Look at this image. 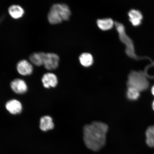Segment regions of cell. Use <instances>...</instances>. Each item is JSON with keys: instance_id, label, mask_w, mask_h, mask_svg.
Segmentation results:
<instances>
[{"instance_id": "obj_1", "label": "cell", "mask_w": 154, "mask_h": 154, "mask_svg": "<svg viewBox=\"0 0 154 154\" xmlns=\"http://www.w3.org/2000/svg\"><path fill=\"white\" fill-rule=\"evenodd\" d=\"M108 130L107 125L99 121L86 125L84 128V139L87 147L93 151L100 150L105 145Z\"/></svg>"}, {"instance_id": "obj_2", "label": "cell", "mask_w": 154, "mask_h": 154, "mask_svg": "<svg viewBox=\"0 0 154 154\" xmlns=\"http://www.w3.org/2000/svg\"><path fill=\"white\" fill-rule=\"evenodd\" d=\"M71 15L70 10L68 5L65 4H55L50 10L48 20L52 24H58L63 21L69 20Z\"/></svg>"}, {"instance_id": "obj_3", "label": "cell", "mask_w": 154, "mask_h": 154, "mask_svg": "<svg viewBox=\"0 0 154 154\" xmlns=\"http://www.w3.org/2000/svg\"><path fill=\"white\" fill-rule=\"evenodd\" d=\"M128 87L134 88L140 91H145L149 87V83L145 77L140 72H133L128 76Z\"/></svg>"}, {"instance_id": "obj_4", "label": "cell", "mask_w": 154, "mask_h": 154, "mask_svg": "<svg viewBox=\"0 0 154 154\" xmlns=\"http://www.w3.org/2000/svg\"><path fill=\"white\" fill-rule=\"evenodd\" d=\"M115 26L118 32L119 37L121 41L126 44L127 46L126 52L128 55L132 56L133 46L131 41L125 33V28L123 25L117 22H115Z\"/></svg>"}, {"instance_id": "obj_5", "label": "cell", "mask_w": 154, "mask_h": 154, "mask_svg": "<svg viewBox=\"0 0 154 154\" xmlns=\"http://www.w3.org/2000/svg\"><path fill=\"white\" fill-rule=\"evenodd\" d=\"M59 62V57L57 54L45 53L43 65L47 70H55L58 66Z\"/></svg>"}, {"instance_id": "obj_6", "label": "cell", "mask_w": 154, "mask_h": 154, "mask_svg": "<svg viewBox=\"0 0 154 154\" xmlns=\"http://www.w3.org/2000/svg\"><path fill=\"white\" fill-rule=\"evenodd\" d=\"M17 69L19 74L23 76L30 75L33 71L32 64L26 60L19 61L17 63Z\"/></svg>"}, {"instance_id": "obj_7", "label": "cell", "mask_w": 154, "mask_h": 154, "mask_svg": "<svg viewBox=\"0 0 154 154\" xmlns=\"http://www.w3.org/2000/svg\"><path fill=\"white\" fill-rule=\"evenodd\" d=\"M11 88L15 94L22 95L28 91V86L23 80L20 79H16L11 83Z\"/></svg>"}, {"instance_id": "obj_8", "label": "cell", "mask_w": 154, "mask_h": 154, "mask_svg": "<svg viewBox=\"0 0 154 154\" xmlns=\"http://www.w3.org/2000/svg\"><path fill=\"white\" fill-rule=\"evenodd\" d=\"M5 108L11 115L20 114L23 109V106L20 101L16 99H11L7 101L5 105Z\"/></svg>"}, {"instance_id": "obj_9", "label": "cell", "mask_w": 154, "mask_h": 154, "mask_svg": "<svg viewBox=\"0 0 154 154\" xmlns=\"http://www.w3.org/2000/svg\"><path fill=\"white\" fill-rule=\"evenodd\" d=\"M42 82L43 86L46 88H54L58 84L57 76L51 72L44 74L42 77Z\"/></svg>"}, {"instance_id": "obj_10", "label": "cell", "mask_w": 154, "mask_h": 154, "mask_svg": "<svg viewBox=\"0 0 154 154\" xmlns=\"http://www.w3.org/2000/svg\"><path fill=\"white\" fill-rule=\"evenodd\" d=\"M39 127L40 129L44 132L53 130L54 124L52 117L48 115L42 117L40 120Z\"/></svg>"}, {"instance_id": "obj_11", "label": "cell", "mask_w": 154, "mask_h": 154, "mask_svg": "<svg viewBox=\"0 0 154 154\" xmlns=\"http://www.w3.org/2000/svg\"><path fill=\"white\" fill-rule=\"evenodd\" d=\"M8 12L10 16L14 19H17L22 18L24 14L23 8L18 5H13L8 9Z\"/></svg>"}, {"instance_id": "obj_12", "label": "cell", "mask_w": 154, "mask_h": 154, "mask_svg": "<svg viewBox=\"0 0 154 154\" xmlns=\"http://www.w3.org/2000/svg\"><path fill=\"white\" fill-rule=\"evenodd\" d=\"M45 54V53L42 52H38L32 54L29 57L30 63L36 66H42L43 65Z\"/></svg>"}, {"instance_id": "obj_13", "label": "cell", "mask_w": 154, "mask_h": 154, "mask_svg": "<svg viewBox=\"0 0 154 154\" xmlns=\"http://www.w3.org/2000/svg\"><path fill=\"white\" fill-rule=\"evenodd\" d=\"M115 22L110 18L98 19L97 26L101 30L106 31L111 29L115 25Z\"/></svg>"}, {"instance_id": "obj_14", "label": "cell", "mask_w": 154, "mask_h": 154, "mask_svg": "<svg viewBox=\"0 0 154 154\" xmlns=\"http://www.w3.org/2000/svg\"><path fill=\"white\" fill-rule=\"evenodd\" d=\"M130 20L134 26H137L140 24L142 18L141 13L140 11L135 9H132L128 13Z\"/></svg>"}, {"instance_id": "obj_15", "label": "cell", "mask_w": 154, "mask_h": 154, "mask_svg": "<svg viewBox=\"0 0 154 154\" xmlns=\"http://www.w3.org/2000/svg\"><path fill=\"white\" fill-rule=\"evenodd\" d=\"M79 61L83 66L88 67L91 66L93 64L94 59L91 54L85 53H82L80 55Z\"/></svg>"}, {"instance_id": "obj_16", "label": "cell", "mask_w": 154, "mask_h": 154, "mask_svg": "<svg viewBox=\"0 0 154 154\" xmlns=\"http://www.w3.org/2000/svg\"><path fill=\"white\" fill-rule=\"evenodd\" d=\"M146 142L149 147L154 148V126L149 127L146 131Z\"/></svg>"}, {"instance_id": "obj_17", "label": "cell", "mask_w": 154, "mask_h": 154, "mask_svg": "<svg viewBox=\"0 0 154 154\" xmlns=\"http://www.w3.org/2000/svg\"><path fill=\"white\" fill-rule=\"evenodd\" d=\"M140 92L135 88L129 87L127 92V97L131 100H135L139 97Z\"/></svg>"}, {"instance_id": "obj_18", "label": "cell", "mask_w": 154, "mask_h": 154, "mask_svg": "<svg viewBox=\"0 0 154 154\" xmlns=\"http://www.w3.org/2000/svg\"><path fill=\"white\" fill-rule=\"evenodd\" d=\"M151 92L152 94L154 96V85L152 88Z\"/></svg>"}, {"instance_id": "obj_19", "label": "cell", "mask_w": 154, "mask_h": 154, "mask_svg": "<svg viewBox=\"0 0 154 154\" xmlns=\"http://www.w3.org/2000/svg\"><path fill=\"white\" fill-rule=\"evenodd\" d=\"M152 108L154 111V100L153 101L152 103Z\"/></svg>"}]
</instances>
